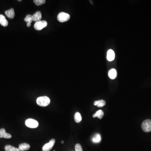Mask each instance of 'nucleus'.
Wrapping results in <instances>:
<instances>
[{"mask_svg": "<svg viewBox=\"0 0 151 151\" xmlns=\"http://www.w3.org/2000/svg\"><path fill=\"white\" fill-rule=\"evenodd\" d=\"M36 102L37 105L42 107H46L50 104V100L48 97L47 96H42L37 98Z\"/></svg>", "mask_w": 151, "mask_h": 151, "instance_id": "f257e3e1", "label": "nucleus"}, {"mask_svg": "<svg viewBox=\"0 0 151 151\" xmlns=\"http://www.w3.org/2000/svg\"><path fill=\"white\" fill-rule=\"evenodd\" d=\"M142 130L145 132L151 131V120L147 119L144 121L142 124Z\"/></svg>", "mask_w": 151, "mask_h": 151, "instance_id": "f03ea898", "label": "nucleus"}, {"mask_svg": "<svg viewBox=\"0 0 151 151\" xmlns=\"http://www.w3.org/2000/svg\"><path fill=\"white\" fill-rule=\"evenodd\" d=\"M70 18V16L69 14L65 12H61L58 14L57 16V19L58 21L61 22H64L68 21Z\"/></svg>", "mask_w": 151, "mask_h": 151, "instance_id": "7ed1b4c3", "label": "nucleus"}, {"mask_svg": "<svg viewBox=\"0 0 151 151\" xmlns=\"http://www.w3.org/2000/svg\"><path fill=\"white\" fill-rule=\"evenodd\" d=\"M25 125L30 128H36L38 126L39 123L35 120L29 118L25 121Z\"/></svg>", "mask_w": 151, "mask_h": 151, "instance_id": "20e7f679", "label": "nucleus"}, {"mask_svg": "<svg viewBox=\"0 0 151 151\" xmlns=\"http://www.w3.org/2000/svg\"><path fill=\"white\" fill-rule=\"evenodd\" d=\"M48 25V23L46 21H37L35 23L34 28L37 30H41L43 28L47 27Z\"/></svg>", "mask_w": 151, "mask_h": 151, "instance_id": "39448f33", "label": "nucleus"}, {"mask_svg": "<svg viewBox=\"0 0 151 151\" xmlns=\"http://www.w3.org/2000/svg\"><path fill=\"white\" fill-rule=\"evenodd\" d=\"M56 142L55 139H51L50 142L44 145L43 147V151H49L51 150Z\"/></svg>", "mask_w": 151, "mask_h": 151, "instance_id": "423d86ee", "label": "nucleus"}, {"mask_svg": "<svg viewBox=\"0 0 151 151\" xmlns=\"http://www.w3.org/2000/svg\"><path fill=\"white\" fill-rule=\"evenodd\" d=\"M115 58V54L114 51L111 49L109 50L107 52V58L108 61H113Z\"/></svg>", "mask_w": 151, "mask_h": 151, "instance_id": "0eeeda50", "label": "nucleus"}, {"mask_svg": "<svg viewBox=\"0 0 151 151\" xmlns=\"http://www.w3.org/2000/svg\"><path fill=\"white\" fill-rule=\"evenodd\" d=\"M11 135L7 133L4 129H0V138H4L5 139H10L11 138Z\"/></svg>", "mask_w": 151, "mask_h": 151, "instance_id": "6e6552de", "label": "nucleus"}, {"mask_svg": "<svg viewBox=\"0 0 151 151\" xmlns=\"http://www.w3.org/2000/svg\"><path fill=\"white\" fill-rule=\"evenodd\" d=\"M32 19H33V21H41L42 19V13L40 11H37L35 13H34L33 15H32Z\"/></svg>", "mask_w": 151, "mask_h": 151, "instance_id": "1a4fd4ad", "label": "nucleus"}, {"mask_svg": "<svg viewBox=\"0 0 151 151\" xmlns=\"http://www.w3.org/2000/svg\"><path fill=\"white\" fill-rule=\"evenodd\" d=\"M30 148V146L28 144L22 143L19 145V150L20 151H25L28 150Z\"/></svg>", "mask_w": 151, "mask_h": 151, "instance_id": "9d476101", "label": "nucleus"}, {"mask_svg": "<svg viewBox=\"0 0 151 151\" xmlns=\"http://www.w3.org/2000/svg\"><path fill=\"white\" fill-rule=\"evenodd\" d=\"M5 14L10 19H13L14 17V10L13 8H11L5 11Z\"/></svg>", "mask_w": 151, "mask_h": 151, "instance_id": "9b49d317", "label": "nucleus"}, {"mask_svg": "<svg viewBox=\"0 0 151 151\" xmlns=\"http://www.w3.org/2000/svg\"><path fill=\"white\" fill-rule=\"evenodd\" d=\"M8 21L5 19V16L0 14V24L3 27H6L8 25Z\"/></svg>", "mask_w": 151, "mask_h": 151, "instance_id": "f8f14e48", "label": "nucleus"}, {"mask_svg": "<svg viewBox=\"0 0 151 151\" xmlns=\"http://www.w3.org/2000/svg\"><path fill=\"white\" fill-rule=\"evenodd\" d=\"M117 71L115 69H113L110 70L109 72L108 76L109 77H110L112 79H114L115 78H116L117 77Z\"/></svg>", "mask_w": 151, "mask_h": 151, "instance_id": "ddd939ff", "label": "nucleus"}, {"mask_svg": "<svg viewBox=\"0 0 151 151\" xmlns=\"http://www.w3.org/2000/svg\"><path fill=\"white\" fill-rule=\"evenodd\" d=\"M92 141L94 143H99L101 141V137L99 134H96L92 138Z\"/></svg>", "mask_w": 151, "mask_h": 151, "instance_id": "4468645a", "label": "nucleus"}, {"mask_svg": "<svg viewBox=\"0 0 151 151\" xmlns=\"http://www.w3.org/2000/svg\"><path fill=\"white\" fill-rule=\"evenodd\" d=\"M94 105L97 106L98 107H103L106 105V102L104 100H99L95 101L94 102Z\"/></svg>", "mask_w": 151, "mask_h": 151, "instance_id": "2eb2a0df", "label": "nucleus"}, {"mask_svg": "<svg viewBox=\"0 0 151 151\" xmlns=\"http://www.w3.org/2000/svg\"><path fill=\"white\" fill-rule=\"evenodd\" d=\"M104 113L103 112L102 110H99L97 111L95 113H94L93 115V118H95L97 117L99 119H102L103 118Z\"/></svg>", "mask_w": 151, "mask_h": 151, "instance_id": "dca6fc26", "label": "nucleus"}, {"mask_svg": "<svg viewBox=\"0 0 151 151\" xmlns=\"http://www.w3.org/2000/svg\"><path fill=\"white\" fill-rule=\"evenodd\" d=\"M5 151H20L19 149L13 147V146L9 145L5 146Z\"/></svg>", "mask_w": 151, "mask_h": 151, "instance_id": "f3484780", "label": "nucleus"}, {"mask_svg": "<svg viewBox=\"0 0 151 151\" xmlns=\"http://www.w3.org/2000/svg\"><path fill=\"white\" fill-rule=\"evenodd\" d=\"M81 119H82V118H81V114L78 112H76V113L74 115V120H75V122L77 123H78L81 122Z\"/></svg>", "mask_w": 151, "mask_h": 151, "instance_id": "a211bd4d", "label": "nucleus"}, {"mask_svg": "<svg viewBox=\"0 0 151 151\" xmlns=\"http://www.w3.org/2000/svg\"><path fill=\"white\" fill-rule=\"evenodd\" d=\"M24 21L27 22V23H30V24H31L32 21H33L32 15L30 14L27 15L24 19Z\"/></svg>", "mask_w": 151, "mask_h": 151, "instance_id": "6ab92c4d", "label": "nucleus"}, {"mask_svg": "<svg viewBox=\"0 0 151 151\" xmlns=\"http://www.w3.org/2000/svg\"><path fill=\"white\" fill-rule=\"evenodd\" d=\"M33 2L35 3L36 5L39 6L45 3L46 1L45 0H34Z\"/></svg>", "mask_w": 151, "mask_h": 151, "instance_id": "aec40b11", "label": "nucleus"}, {"mask_svg": "<svg viewBox=\"0 0 151 151\" xmlns=\"http://www.w3.org/2000/svg\"><path fill=\"white\" fill-rule=\"evenodd\" d=\"M76 151H83L82 147L79 144H77L75 145Z\"/></svg>", "mask_w": 151, "mask_h": 151, "instance_id": "412c9836", "label": "nucleus"}, {"mask_svg": "<svg viewBox=\"0 0 151 151\" xmlns=\"http://www.w3.org/2000/svg\"><path fill=\"white\" fill-rule=\"evenodd\" d=\"M31 26L30 23H27V27H30Z\"/></svg>", "mask_w": 151, "mask_h": 151, "instance_id": "4be33fe9", "label": "nucleus"}, {"mask_svg": "<svg viewBox=\"0 0 151 151\" xmlns=\"http://www.w3.org/2000/svg\"><path fill=\"white\" fill-rule=\"evenodd\" d=\"M64 141H61V144H64Z\"/></svg>", "mask_w": 151, "mask_h": 151, "instance_id": "5701e85b", "label": "nucleus"}, {"mask_svg": "<svg viewBox=\"0 0 151 151\" xmlns=\"http://www.w3.org/2000/svg\"><path fill=\"white\" fill-rule=\"evenodd\" d=\"M18 1H19V2H21V1H22V0H18Z\"/></svg>", "mask_w": 151, "mask_h": 151, "instance_id": "b1692460", "label": "nucleus"}]
</instances>
